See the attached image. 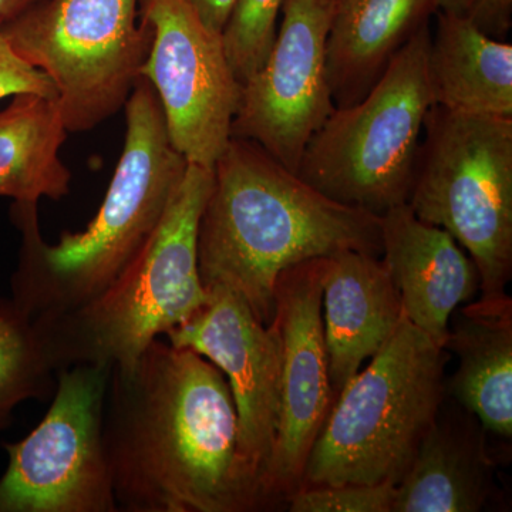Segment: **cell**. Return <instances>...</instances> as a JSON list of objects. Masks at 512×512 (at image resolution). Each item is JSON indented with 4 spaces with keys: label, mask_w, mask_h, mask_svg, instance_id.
<instances>
[{
    "label": "cell",
    "mask_w": 512,
    "mask_h": 512,
    "mask_svg": "<svg viewBox=\"0 0 512 512\" xmlns=\"http://www.w3.org/2000/svg\"><path fill=\"white\" fill-rule=\"evenodd\" d=\"M447 363V350L403 316L336 396L301 488L399 484L447 397Z\"/></svg>",
    "instance_id": "obj_5"
},
{
    "label": "cell",
    "mask_w": 512,
    "mask_h": 512,
    "mask_svg": "<svg viewBox=\"0 0 512 512\" xmlns=\"http://www.w3.org/2000/svg\"><path fill=\"white\" fill-rule=\"evenodd\" d=\"M444 349L458 359L447 394L491 436L512 437V299L480 298L451 315Z\"/></svg>",
    "instance_id": "obj_17"
},
{
    "label": "cell",
    "mask_w": 512,
    "mask_h": 512,
    "mask_svg": "<svg viewBox=\"0 0 512 512\" xmlns=\"http://www.w3.org/2000/svg\"><path fill=\"white\" fill-rule=\"evenodd\" d=\"M380 231L382 259L404 316L444 348L451 315L480 292L476 264L456 239L419 220L409 204L380 215Z\"/></svg>",
    "instance_id": "obj_14"
},
{
    "label": "cell",
    "mask_w": 512,
    "mask_h": 512,
    "mask_svg": "<svg viewBox=\"0 0 512 512\" xmlns=\"http://www.w3.org/2000/svg\"><path fill=\"white\" fill-rule=\"evenodd\" d=\"M56 376L35 319L12 298H0V433L20 403L53 396Z\"/></svg>",
    "instance_id": "obj_21"
},
{
    "label": "cell",
    "mask_w": 512,
    "mask_h": 512,
    "mask_svg": "<svg viewBox=\"0 0 512 512\" xmlns=\"http://www.w3.org/2000/svg\"><path fill=\"white\" fill-rule=\"evenodd\" d=\"M144 22L151 43L140 77L156 90L171 144L187 163L214 168L241 94L222 35L190 0H147Z\"/></svg>",
    "instance_id": "obj_10"
},
{
    "label": "cell",
    "mask_w": 512,
    "mask_h": 512,
    "mask_svg": "<svg viewBox=\"0 0 512 512\" xmlns=\"http://www.w3.org/2000/svg\"><path fill=\"white\" fill-rule=\"evenodd\" d=\"M111 366L57 372L45 419L18 443H5L0 512H119L103 447Z\"/></svg>",
    "instance_id": "obj_9"
},
{
    "label": "cell",
    "mask_w": 512,
    "mask_h": 512,
    "mask_svg": "<svg viewBox=\"0 0 512 512\" xmlns=\"http://www.w3.org/2000/svg\"><path fill=\"white\" fill-rule=\"evenodd\" d=\"M467 0H439V10L443 12L460 13L466 10Z\"/></svg>",
    "instance_id": "obj_28"
},
{
    "label": "cell",
    "mask_w": 512,
    "mask_h": 512,
    "mask_svg": "<svg viewBox=\"0 0 512 512\" xmlns=\"http://www.w3.org/2000/svg\"><path fill=\"white\" fill-rule=\"evenodd\" d=\"M437 10L439 0H336L326 40V69L335 106L362 100L396 53Z\"/></svg>",
    "instance_id": "obj_18"
},
{
    "label": "cell",
    "mask_w": 512,
    "mask_h": 512,
    "mask_svg": "<svg viewBox=\"0 0 512 512\" xmlns=\"http://www.w3.org/2000/svg\"><path fill=\"white\" fill-rule=\"evenodd\" d=\"M67 133L55 99L13 97L0 111V197L22 204L66 197L72 173L60 150Z\"/></svg>",
    "instance_id": "obj_20"
},
{
    "label": "cell",
    "mask_w": 512,
    "mask_h": 512,
    "mask_svg": "<svg viewBox=\"0 0 512 512\" xmlns=\"http://www.w3.org/2000/svg\"><path fill=\"white\" fill-rule=\"evenodd\" d=\"M36 0H0V23L12 19Z\"/></svg>",
    "instance_id": "obj_27"
},
{
    "label": "cell",
    "mask_w": 512,
    "mask_h": 512,
    "mask_svg": "<svg viewBox=\"0 0 512 512\" xmlns=\"http://www.w3.org/2000/svg\"><path fill=\"white\" fill-rule=\"evenodd\" d=\"M20 94L56 100V89L49 77L13 49L0 23V100Z\"/></svg>",
    "instance_id": "obj_24"
},
{
    "label": "cell",
    "mask_w": 512,
    "mask_h": 512,
    "mask_svg": "<svg viewBox=\"0 0 512 512\" xmlns=\"http://www.w3.org/2000/svg\"><path fill=\"white\" fill-rule=\"evenodd\" d=\"M403 316L382 256L359 251L322 256L323 330L335 396L379 352Z\"/></svg>",
    "instance_id": "obj_15"
},
{
    "label": "cell",
    "mask_w": 512,
    "mask_h": 512,
    "mask_svg": "<svg viewBox=\"0 0 512 512\" xmlns=\"http://www.w3.org/2000/svg\"><path fill=\"white\" fill-rule=\"evenodd\" d=\"M284 0H238L222 40L232 72L245 83L269 55Z\"/></svg>",
    "instance_id": "obj_22"
},
{
    "label": "cell",
    "mask_w": 512,
    "mask_h": 512,
    "mask_svg": "<svg viewBox=\"0 0 512 512\" xmlns=\"http://www.w3.org/2000/svg\"><path fill=\"white\" fill-rule=\"evenodd\" d=\"M138 0H47L2 23L10 45L49 77L67 131L92 130L126 106L148 55Z\"/></svg>",
    "instance_id": "obj_8"
},
{
    "label": "cell",
    "mask_w": 512,
    "mask_h": 512,
    "mask_svg": "<svg viewBox=\"0 0 512 512\" xmlns=\"http://www.w3.org/2000/svg\"><path fill=\"white\" fill-rule=\"evenodd\" d=\"M488 433L447 397L416 457L396 485L393 512H478L498 497Z\"/></svg>",
    "instance_id": "obj_16"
},
{
    "label": "cell",
    "mask_w": 512,
    "mask_h": 512,
    "mask_svg": "<svg viewBox=\"0 0 512 512\" xmlns=\"http://www.w3.org/2000/svg\"><path fill=\"white\" fill-rule=\"evenodd\" d=\"M212 185L214 168L188 163L160 224L119 276L83 305L35 319L56 373L127 365L207 303L198 228Z\"/></svg>",
    "instance_id": "obj_4"
},
{
    "label": "cell",
    "mask_w": 512,
    "mask_h": 512,
    "mask_svg": "<svg viewBox=\"0 0 512 512\" xmlns=\"http://www.w3.org/2000/svg\"><path fill=\"white\" fill-rule=\"evenodd\" d=\"M272 322L281 338V376L278 427L264 487L268 508L286 504L301 488L309 454L336 400L323 330L322 258L279 275Z\"/></svg>",
    "instance_id": "obj_12"
},
{
    "label": "cell",
    "mask_w": 512,
    "mask_h": 512,
    "mask_svg": "<svg viewBox=\"0 0 512 512\" xmlns=\"http://www.w3.org/2000/svg\"><path fill=\"white\" fill-rule=\"evenodd\" d=\"M336 0H284L264 64L241 84L231 137L254 141L292 173L335 111L326 40Z\"/></svg>",
    "instance_id": "obj_11"
},
{
    "label": "cell",
    "mask_w": 512,
    "mask_h": 512,
    "mask_svg": "<svg viewBox=\"0 0 512 512\" xmlns=\"http://www.w3.org/2000/svg\"><path fill=\"white\" fill-rule=\"evenodd\" d=\"M463 15L484 35L504 40L512 28V0H467Z\"/></svg>",
    "instance_id": "obj_25"
},
{
    "label": "cell",
    "mask_w": 512,
    "mask_h": 512,
    "mask_svg": "<svg viewBox=\"0 0 512 512\" xmlns=\"http://www.w3.org/2000/svg\"><path fill=\"white\" fill-rule=\"evenodd\" d=\"M126 117L123 154L84 231L46 244L37 204H13L22 248L10 298L33 319L77 308L106 289L151 237L184 178L187 160L171 144L156 90L143 77L128 96Z\"/></svg>",
    "instance_id": "obj_3"
},
{
    "label": "cell",
    "mask_w": 512,
    "mask_h": 512,
    "mask_svg": "<svg viewBox=\"0 0 512 512\" xmlns=\"http://www.w3.org/2000/svg\"><path fill=\"white\" fill-rule=\"evenodd\" d=\"M340 251L382 256L379 215L330 200L254 141L231 137L198 228L205 288L232 289L271 325L279 275Z\"/></svg>",
    "instance_id": "obj_2"
},
{
    "label": "cell",
    "mask_w": 512,
    "mask_h": 512,
    "mask_svg": "<svg viewBox=\"0 0 512 512\" xmlns=\"http://www.w3.org/2000/svg\"><path fill=\"white\" fill-rule=\"evenodd\" d=\"M103 447L119 511L264 510L239 458L227 377L194 350L156 339L111 367Z\"/></svg>",
    "instance_id": "obj_1"
},
{
    "label": "cell",
    "mask_w": 512,
    "mask_h": 512,
    "mask_svg": "<svg viewBox=\"0 0 512 512\" xmlns=\"http://www.w3.org/2000/svg\"><path fill=\"white\" fill-rule=\"evenodd\" d=\"M429 23L362 100L336 107L303 151L298 174L330 200L382 215L407 204L424 120L433 106Z\"/></svg>",
    "instance_id": "obj_6"
},
{
    "label": "cell",
    "mask_w": 512,
    "mask_h": 512,
    "mask_svg": "<svg viewBox=\"0 0 512 512\" xmlns=\"http://www.w3.org/2000/svg\"><path fill=\"white\" fill-rule=\"evenodd\" d=\"M396 485L340 484L303 487L288 498L291 512H393Z\"/></svg>",
    "instance_id": "obj_23"
},
{
    "label": "cell",
    "mask_w": 512,
    "mask_h": 512,
    "mask_svg": "<svg viewBox=\"0 0 512 512\" xmlns=\"http://www.w3.org/2000/svg\"><path fill=\"white\" fill-rule=\"evenodd\" d=\"M429 76L437 106L512 117V45L484 35L460 13L439 12Z\"/></svg>",
    "instance_id": "obj_19"
},
{
    "label": "cell",
    "mask_w": 512,
    "mask_h": 512,
    "mask_svg": "<svg viewBox=\"0 0 512 512\" xmlns=\"http://www.w3.org/2000/svg\"><path fill=\"white\" fill-rule=\"evenodd\" d=\"M167 342L194 350L227 377L238 417V454L266 510L265 478L274 453L279 413L281 338L245 299L225 286L208 288V301Z\"/></svg>",
    "instance_id": "obj_13"
},
{
    "label": "cell",
    "mask_w": 512,
    "mask_h": 512,
    "mask_svg": "<svg viewBox=\"0 0 512 512\" xmlns=\"http://www.w3.org/2000/svg\"><path fill=\"white\" fill-rule=\"evenodd\" d=\"M202 22L214 32H224L238 0H190Z\"/></svg>",
    "instance_id": "obj_26"
},
{
    "label": "cell",
    "mask_w": 512,
    "mask_h": 512,
    "mask_svg": "<svg viewBox=\"0 0 512 512\" xmlns=\"http://www.w3.org/2000/svg\"><path fill=\"white\" fill-rule=\"evenodd\" d=\"M423 131L407 204L473 259L480 298L503 296L512 276V117L433 104Z\"/></svg>",
    "instance_id": "obj_7"
}]
</instances>
